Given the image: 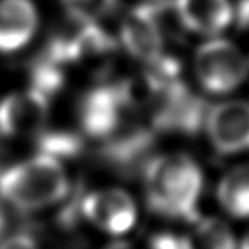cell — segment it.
<instances>
[{"label":"cell","mask_w":249,"mask_h":249,"mask_svg":"<svg viewBox=\"0 0 249 249\" xmlns=\"http://www.w3.org/2000/svg\"><path fill=\"white\" fill-rule=\"evenodd\" d=\"M70 192L62 162L38 153L0 173V196L19 211H40L59 203Z\"/></svg>","instance_id":"obj_2"},{"label":"cell","mask_w":249,"mask_h":249,"mask_svg":"<svg viewBox=\"0 0 249 249\" xmlns=\"http://www.w3.org/2000/svg\"><path fill=\"white\" fill-rule=\"evenodd\" d=\"M170 7L179 27L191 34L217 35L233 21L230 0H172Z\"/></svg>","instance_id":"obj_10"},{"label":"cell","mask_w":249,"mask_h":249,"mask_svg":"<svg viewBox=\"0 0 249 249\" xmlns=\"http://www.w3.org/2000/svg\"><path fill=\"white\" fill-rule=\"evenodd\" d=\"M157 97L153 125L159 132H175L192 135L203 127L206 116L205 102L191 92L179 80L151 89Z\"/></svg>","instance_id":"obj_5"},{"label":"cell","mask_w":249,"mask_h":249,"mask_svg":"<svg viewBox=\"0 0 249 249\" xmlns=\"http://www.w3.org/2000/svg\"><path fill=\"white\" fill-rule=\"evenodd\" d=\"M71 19L80 24H97L118 8L119 0H60Z\"/></svg>","instance_id":"obj_17"},{"label":"cell","mask_w":249,"mask_h":249,"mask_svg":"<svg viewBox=\"0 0 249 249\" xmlns=\"http://www.w3.org/2000/svg\"><path fill=\"white\" fill-rule=\"evenodd\" d=\"M37 146H38V153L62 160L80 154L84 143L83 138L78 133L64 132V130H54V132L43 130L37 138Z\"/></svg>","instance_id":"obj_15"},{"label":"cell","mask_w":249,"mask_h":249,"mask_svg":"<svg viewBox=\"0 0 249 249\" xmlns=\"http://www.w3.org/2000/svg\"><path fill=\"white\" fill-rule=\"evenodd\" d=\"M233 21L240 29H249V0H240L233 10Z\"/></svg>","instance_id":"obj_20"},{"label":"cell","mask_w":249,"mask_h":249,"mask_svg":"<svg viewBox=\"0 0 249 249\" xmlns=\"http://www.w3.org/2000/svg\"><path fill=\"white\" fill-rule=\"evenodd\" d=\"M132 103L130 84H102L88 90L78 105L83 133L97 140L110 138L119 130L124 113Z\"/></svg>","instance_id":"obj_4"},{"label":"cell","mask_w":249,"mask_h":249,"mask_svg":"<svg viewBox=\"0 0 249 249\" xmlns=\"http://www.w3.org/2000/svg\"><path fill=\"white\" fill-rule=\"evenodd\" d=\"M151 249H192L189 238H181L176 235H157L151 241Z\"/></svg>","instance_id":"obj_18"},{"label":"cell","mask_w":249,"mask_h":249,"mask_svg":"<svg viewBox=\"0 0 249 249\" xmlns=\"http://www.w3.org/2000/svg\"><path fill=\"white\" fill-rule=\"evenodd\" d=\"M189 241L192 249H238V241L232 229L214 217L200 221Z\"/></svg>","instance_id":"obj_14"},{"label":"cell","mask_w":249,"mask_h":249,"mask_svg":"<svg viewBox=\"0 0 249 249\" xmlns=\"http://www.w3.org/2000/svg\"><path fill=\"white\" fill-rule=\"evenodd\" d=\"M216 200L229 216L249 219V163L226 172L216 186Z\"/></svg>","instance_id":"obj_13"},{"label":"cell","mask_w":249,"mask_h":249,"mask_svg":"<svg viewBox=\"0 0 249 249\" xmlns=\"http://www.w3.org/2000/svg\"><path fill=\"white\" fill-rule=\"evenodd\" d=\"M0 249H40L32 236L18 233L0 243Z\"/></svg>","instance_id":"obj_19"},{"label":"cell","mask_w":249,"mask_h":249,"mask_svg":"<svg viewBox=\"0 0 249 249\" xmlns=\"http://www.w3.org/2000/svg\"><path fill=\"white\" fill-rule=\"evenodd\" d=\"M165 3H144L135 7L121 26V45L146 65L165 56Z\"/></svg>","instance_id":"obj_6"},{"label":"cell","mask_w":249,"mask_h":249,"mask_svg":"<svg viewBox=\"0 0 249 249\" xmlns=\"http://www.w3.org/2000/svg\"><path fill=\"white\" fill-rule=\"evenodd\" d=\"M30 83H32L30 89H35L37 92L43 94L51 100L62 89L65 83L62 65L41 56L40 59H37V62L34 64L32 70H30Z\"/></svg>","instance_id":"obj_16"},{"label":"cell","mask_w":249,"mask_h":249,"mask_svg":"<svg viewBox=\"0 0 249 249\" xmlns=\"http://www.w3.org/2000/svg\"><path fill=\"white\" fill-rule=\"evenodd\" d=\"M50 99L35 89L7 95L0 102V133L5 137H34L45 130Z\"/></svg>","instance_id":"obj_9"},{"label":"cell","mask_w":249,"mask_h":249,"mask_svg":"<svg viewBox=\"0 0 249 249\" xmlns=\"http://www.w3.org/2000/svg\"><path fill=\"white\" fill-rule=\"evenodd\" d=\"M38 11L32 0H0V53H15L34 38Z\"/></svg>","instance_id":"obj_11"},{"label":"cell","mask_w":249,"mask_h":249,"mask_svg":"<svg viewBox=\"0 0 249 249\" xmlns=\"http://www.w3.org/2000/svg\"><path fill=\"white\" fill-rule=\"evenodd\" d=\"M203 127L214 151L222 156L249 149V102L226 100L208 108Z\"/></svg>","instance_id":"obj_7"},{"label":"cell","mask_w":249,"mask_h":249,"mask_svg":"<svg viewBox=\"0 0 249 249\" xmlns=\"http://www.w3.org/2000/svg\"><path fill=\"white\" fill-rule=\"evenodd\" d=\"M151 148H153V132L138 127L123 135L114 133L107 138V144L102 148V156L111 165L130 168L142 160H146Z\"/></svg>","instance_id":"obj_12"},{"label":"cell","mask_w":249,"mask_h":249,"mask_svg":"<svg viewBox=\"0 0 249 249\" xmlns=\"http://www.w3.org/2000/svg\"><path fill=\"white\" fill-rule=\"evenodd\" d=\"M144 196L156 214L168 219H196L203 191V172L191 156L165 153L144 163Z\"/></svg>","instance_id":"obj_1"},{"label":"cell","mask_w":249,"mask_h":249,"mask_svg":"<svg viewBox=\"0 0 249 249\" xmlns=\"http://www.w3.org/2000/svg\"><path fill=\"white\" fill-rule=\"evenodd\" d=\"M81 211L94 227L114 236L132 230L138 216L135 200L119 187H103L86 194Z\"/></svg>","instance_id":"obj_8"},{"label":"cell","mask_w":249,"mask_h":249,"mask_svg":"<svg viewBox=\"0 0 249 249\" xmlns=\"http://www.w3.org/2000/svg\"><path fill=\"white\" fill-rule=\"evenodd\" d=\"M194 71L205 92L227 95L246 81L249 65L243 53L232 41L213 38L196 51Z\"/></svg>","instance_id":"obj_3"},{"label":"cell","mask_w":249,"mask_h":249,"mask_svg":"<svg viewBox=\"0 0 249 249\" xmlns=\"http://www.w3.org/2000/svg\"><path fill=\"white\" fill-rule=\"evenodd\" d=\"M238 249H249V230L243 235L241 241H238Z\"/></svg>","instance_id":"obj_21"}]
</instances>
